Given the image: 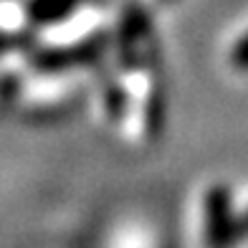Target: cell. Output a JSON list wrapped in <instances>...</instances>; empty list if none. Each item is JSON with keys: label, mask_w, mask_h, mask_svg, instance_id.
Wrapping results in <instances>:
<instances>
[{"label": "cell", "mask_w": 248, "mask_h": 248, "mask_svg": "<svg viewBox=\"0 0 248 248\" xmlns=\"http://www.w3.org/2000/svg\"><path fill=\"white\" fill-rule=\"evenodd\" d=\"M238 228H241V238H248V208L241 213V220H238Z\"/></svg>", "instance_id": "5"}, {"label": "cell", "mask_w": 248, "mask_h": 248, "mask_svg": "<svg viewBox=\"0 0 248 248\" xmlns=\"http://www.w3.org/2000/svg\"><path fill=\"white\" fill-rule=\"evenodd\" d=\"M231 63L238 71H248V33H243V36L235 41V46L231 51Z\"/></svg>", "instance_id": "4"}, {"label": "cell", "mask_w": 248, "mask_h": 248, "mask_svg": "<svg viewBox=\"0 0 248 248\" xmlns=\"http://www.w3.org/2000/svg\"><path fill=\"white\" fill-rule=\"evenodd\" d=\"M202 208H205L208 246H231L241 241V228H238L241 216L233 210V195L228 185H213L202 198Z\"/></svg>", "instance_id": "1"}, {"label": "cell", "mask_w": 248, "mask_h": 248, "mask_svg": "<svg viewBox=\"0 0 248 248\" xmlns=\"http://www.w3.org/2000/svg\"><path fill=\"white\" fill-rule=\"evenodd\" d=\"M107 51V38L104 36H92L86 41H78L74 46H53V48H41L33 53L31 66L41 74H61L78 66H89L99 61V56Z\"/></svg>", "instance_id": "2"}, {"label": "cell", "mask_w": 248, "mask_h": 248, "mask_svg": "<svg viewBox=\"0 0 248 248\" xmlns=\"http://www.w3.org/2000/svg\"><path fill=\"white\" fill-rule=\"evenodd\" d=\"M81 0H28L26 20L36 28H48L66 20L78 8Z\"/></svg>", "instance_id": "3"}]
</instances>
